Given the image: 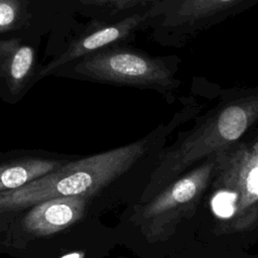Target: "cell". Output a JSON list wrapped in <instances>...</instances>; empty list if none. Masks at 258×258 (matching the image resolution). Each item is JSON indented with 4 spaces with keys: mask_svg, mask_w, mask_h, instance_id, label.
I'll use <instances>...</instances> for the list:
<instances>
[{
    "mask_svg": "<svg viewBox=\"0 0 258 258\" xmlns=\"http://www.w3.org/2000/svg\"><path fill=\"white\" fill-rule=\"evenodd\" d=\"M208 187L210 208L220 233H243L258 227V135L214 154Z\"/></svg>",
    "mask_w": 258,
    "mask_h": 258,
    "instance_id": "3",
    "label": "cell"
},
{
    "mask_svg": "<svg viewBox=\"0 0 258 258\" xmlns=\"http://www.w3.org/2000/svg\"><path fill=\"white\" fill-rule=\"evenodd\" d=\"M180 58L152 55L127 44L113 45L57 69L52 76L100 84L149 89L168 95L180 85Z\"/></svg>",
    "mask_w": 258,
    "mask_h": 258,
    "instance_id": "4",
    "label": "cell"
},
{
    "mask_svg": "<svg viewBox=\"0 0 258 258\" xmlns=\"http://www.w3.org/2000/svg\"><path fill=\"white\" fill-rule=\"evenodd\" d=\"M41 35L0 36V97L17 103L40 81Z\"/></svg>",
    "mask_w": 258,
    "mask_h": 258,
    "instance_id": "8",
    "label": "cell"
},
{
    "mask_svg": "<svg viewBox=\"0 0 258 258\" xmlns=\"http://www.w3.org/2000/svg\"><path fill=\"white\" fill-rule=\"evenodd\" d=\"M77 15L86 18H102L112 0H71Z\"/></svg>",
    "mask_w": 258,
    "mask_h": 258,
    "instance_id": "12",
    "label": "cell"
},
{
    "mask_svg": "<svg viewBox=\"0 0 258 258\" xmlns=\"http://www.w3.org/2000/svg\"><path fill=\"white\" fill-rule=\"evenodd\" d=\"M148 18L149 6L111 17L89 18L86 22H80L76 16L71 18L47 35L40 79L98 50L129 43L145 30Z\"/></svg>",
    "mask_w": 258,
    "mask_h": 258,
    "instance_id": "5",
    "label": "cell"
},
{
    "mask_svg": "<svg viewBox=\"0 0 258 258\" xmlns=\"http://www.w3.org/2000/svg\"><path fill=\"white\" fill-rule=\"evenodd\" d=\"M145 139L75 161L63 162L29 183L0 192V214L62 197L90 198L124 174L146 152Z\"/></svg>",
    "mask_w": 258,
    "mask_h": 258,
    "instance_id": "2",
    "label": "cell"
},
{
    "mask_svg": "<svg viewBox=\"0 0 258 258\" xmlns=\"http://www.w3.org/2000/svg\"><path fill=\"white\" fill-rule=\"evenodd\" d=\"M75 16L71 0H0V36L44 37Z\"/></svg>",
    "mask_w": 258,
    "mask_h": 258,
    "instance_id": "9",
    "label": "cell"
},
{
    "mask_svg": "<svg viewBox=\"0 0 258 258\" xmlns=\"http://www.w3.org/2000/svg\"><path fill=\"white\" fill-rule=\"evenodd\" d=\"M159 0H112L102 18L127 13L129 11L147 7Z\"/></svg>",
    "mask_w": 258,
    "mask_h": 258,
    "instance_id": "13",
    "label": "cell"
},
{
    "mask_svg": "<svg viewBox=\"0 0 258 258\" xmlns=\"http://www.w3.org/2000/svg\"><path fill=\"white\" fill-rule=\"evenodd\" d=\"M257 3L258 0H159L149 5L144 32L162 46L182 47Z\"/></svg>",
    "mask_w": 258,
    "mask_h": 258,
    "instance_id": "7",
    "label": "cell"
},
{
    "mask_svg": "<svg viewBox=\"0 0 258 258\" xmlns=\"http://www.w3.org/2000/svg\"><path fill=\"white\" fill-rule=\"evenodd\" d=\"M88 198L62 197L40 202L32 207L22 219L26 233L36 236H49L60 232L84 217Z\"/></svg>",
    "mask_w": 258,
    "mask_h": 258,
    "instance_id": "10",
    "label": "cell"
},
{
    "mask_svg": "<svg viewBox=\"0 0 258 258\" xmlns=\"http://www.w3.org/2000/svg\"><path fill=\"white\" fill-rule=\"evenodd\" d=\"M215 163L214 155L206 158L149 201L135 205L131 221L147 242L156 243L169 239L180 222L196 213L210 185Z\"/></svg>",
    "mask_w": 258,
    "mask_h": 258,
    "instance_id": "6",
    "label": "cell"
},
{
    "mask_svg": "<svg viewBox=\"0 0 258 258\" xmlns=\"http://www.w3.org/2000/svg\"><path fill=\"white\" fill-rule=\"evenodd\" d=\"M258 121V87L227 96L187 138L161 156L137 205L155 197L196 162L236 143Z\"/></svg>",
    "mask_w": 258,
    "mask_h": 258,
    "instance_id": "1",
    "label": "cell"
},
{
    "mask_svg": "<svg viewBox=\"0 0 258 258\" xmlns=\"http://www.w3.org/2000/svg\"><path fill=\"white\" fill-rule=\"evenodd\" d=\"M59 258H85V252L84 251H73V252L62 255Z\"/></svg>",
    "mask_w": 258,
    "mask_h": 258,
    "instance_id": "14",
    "label": "cell"
},
{
    "mask_svg": "<svg viewBox=\"0 0 258 258\" xmlns=\"http://www.w3.org/2000/svg\"><path fill=\"white\" fill-rule=\"evenodd\" d=\"M0 232H1V223H0Z\"/></svg>",
    "mask_w": 258,
    "mask_h": 258,
    "instance_id": "15",
    "label": "cell"
},
{
    "mask_svg": "<svg viewBox=\"0 0 258 258\" xmlns=\"http://www.w3.org/2000/svg\"><path fill=\"white\" fill-rule=\"evenodd\" d=\"M63 160L48 158H21L0 164V192L19 188L50 172Z\"/></svg>",
    "mask_w": 258,
    "mask_h": 258,
    "instance_id": "11",
    "label": "cell"
}]
</instances>
